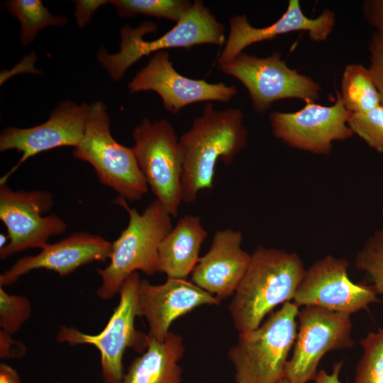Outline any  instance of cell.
Instances as JSON below:
<instances>
[{
  "instance_id": "cell-1",
  "label": "cell",
  "mask_w": 383,
  "mask_h": 383,
  "mask_svg": "<svg viewBox=\"0 0 383 383\" xmlns=\"http://www.w3.org/2000/svg\"><path fill=\"white\" fill-rule=\"evenodd\" d=\"M243 118L240 109L217 110L208 103L191 128L180 136L182 201L193 203L201 191L212 189L218 161L229 165L246 148Z\"/></svg>"
},
{
  "instance_id": "cell-2",
  "label": "cell",
  "mask_w": 383,
  "mask_h": 383,
  "mask_svg": "<svg viewBox=\"0 0 383 383\" xmlns=\"http://www.w3.org/2000/svg\"><path fill=\"white\" fill-rule=\"evenodd\" d=\"M233 295L229 311L235 329L257 328L277 306L293 300L306 270L295 252L258 246Z\"/></svg>"
},
{
  "instance_id": "cell-3",
  "label": "cell",
  "mask_w": 383,
  "mask_h": 383,
  "mask_svg": "<svg viewBox=\"0 0 383 383\" xmlns=\"http://www.w3.org/2000/svg\"><path fill=\"white\" fill-rule=\"evenodd\" d=\"M115 202L126 209L129 219L127 227L112 242L109 264L96 269L101 279L96 295L103 300L118 294L133 272L141 271L148 275L158 272L159 247L172 228V216L156 199L142 213L128 207L126 200L120 196Z\"/></svg>"
},
{
  "instance_id": "cell-4",
  "label": "cell",
  "mask_w": 383,
  "mask_h": 383,
  "mask_svg": "<svg viewBox=\"0 0 383 383\" xmlns=\"http://www.w3.org/2000/svg\"><path fill=\"white\" fill-rule=\"evenodd\" d=\"M157 30V25L145 21L136 28L122 27L120 50L109 54L104 48L97 53V60L111 79L118 81L126 70L144 56L170 48L189 49L201 44L221 45L226 42L223 25L207 9L202 1L195 0L190 9L170 30L152 40L143 36Z\"/></svg>"
},
{
  "instance_id": "cell-5",
  "label": "cell",
  "mask_w": 383,
  "mask_h": 383,
  "mask_svg": "<svg viewBox=\"0 0 383 383\" xmlns=\"http://www.w3.org/2000/svg\"><path fill=\"white\" fill-rule=\"evenodd\" d=\"M299 307L288 301L257 328L239 333L228 353L235 383H278L297 333Z\"/></svg>"
},
{
  "instance_id": "cell-6",
  "label": "cell",
  "mask_w": 383,
  "mask_h": 383,
  "mask_svg": "<svg viewBox=\"0 0 383 383\" xmlns=\"http://www.w3.org/2000/svg\"><path fill=\"white\" fill-rule=\"evenodd\" d=\"M89 162L99 181L129 201L140 200L148 186L132 148L118 143L110 132V118L101 101L89 104L84 137L72 152Z\"/></svg>"
},
{
  "instance_id": "cell-7",
  "label": "cell",
  "mask_w": 383,
  "mask_h": 383,
  "mask_svg": "<svg viewBox=\"0 0 383 383\" xmlns=\"http://www.w3.org/2000/svg\"><path fill=\"white\" fill-rule=\"evenodd\" d=\"M132 147L138 166L156 200L177 217L182 197L183 160L179 138L166 119L143 118L133 131Z\"/></svg>"
},
{
  "instance_id": "cell-8",
  "label": "cell",
  "mask_w": 383,
  "mask_h": 383,
  "mask_svg": "<svg viewBox=\"0 0 383 383\" xmlns=\"http://www.w3.org/2000/svg\"><path fill=\"white\" fill-rule=\"evenodd\" d=\"M140 280L138 272L125 280L118 293L119 302L100 333L87 334L66 326H61L57 331L59 343L72 346L88 344L97 348L104 383H119L123 379V358L127 348L141 350L147 347L148 335L138 331L135 327Z\"/></svg>"
},
{
  "instance_id": "cell-9",
  "label": "cell",
  "mask_w": 383,
  "mask_h": 383,
  "mask_svg": "<svg viewBox=\"0 0 383 383\" xmlns=\"http://www.w3.org/2000/svg\"><path fill=\"white\" fill-rule=\"evenodd\" d=\"M218 70L244 85L253 109L259 113L277 101L298 99L311 103L320 97V84L289 68L277 52L266 57L243 52L231 62L219 65Z\"/></svg>"
},
{
  "instance_id": "cell-10",
  "label": "cell",
  "mask_w": 383,
  "mask_h": 383,
  "mask_svg": "<svg viewBox=\"0 0 383 383\" xmlns=\"http://www.w3.org/2000/svg\"><path fill=\"white\" fill-rule=\"evenodd\" d=\"M53 206L52 194L47 190L11 189L0 182V219L8 232L7 244L0 248L1 260L30 248H43L48 240L67 229L57 214L48 213Z\"/></svg>"
},
{
  "instance_id": "cell-11",
  "label": "cell",
  "mask_w": 383,
  "mask_h": 383,
  "mask_svg": "<svg viewBox=\"0 0 383 383\" xmlns=\"http://www.w3.org/2000/svg\"><path fill=\"white\" fill-rule=\"evenodd\" d=\"M350 316L312 306L299 310V331L284 372V378L289 383L313 380L318 363L326 353L353 347Z\"/></svg>"
},
{
  "instance_id": "cell-12",
  "label": "cell",
  "mask_w": 383,
  "mask_h": 383,
  "mask_svg": "<svg viewBox=\"0 0 383 383\" xmlns=\"http://www.w3.org/2000/svg\"><path fill=\"white\" fill-rule=\"evenodd\" d=\"M350 113L336 91L335 102L332 106L306 103L295 112L274 111L270 121L274 135L287 146L328 155L334 142L348 140L354 135L348 126Z\"/></svg>"
},
{
  "instance_id": "cell-13",
  "label": "cell",
  "mask_w": 383,
  "mask_h": 383,
  "mask_svg": "<svg viewBox=\"0 0 383 383\" xmlns=\"http://www.w3.org/2000/svg\"><path fill=\"white\" fill-rule=\"evenodd\" d=\"M349 264L343 258L328 255L307 270L293 299L299 306H317L352 314L367 309L378 301L372 284L355 283L348 276Z\"/></svg>"
},
{
  "instance_id": "cell-14",
  "label": "cell",
  "mask_w": 383,
  "mask_h": 383,
  "mask_svg": "<svg viewBox=\"0 0 383 383\" xmlns=\"http://www.w3.org/2000/svg\"><path fill=\"white\" fill-rule=\"evenodd\" d=\"M131 93L152 90L160 96L167 111L178 113L196 102L230 101L238 92L235 86L223 82L209 83L180 74L174 68L166 50L154 53L128 84Z\"/></svg>"
},
{
  "instance_id": "cell-15",
  "label": "cell",
  "mask_w": 383,
  "mask_h": 383,
  "mask_svg": "<svg viewBox=\"0 0 383 383\" xmlns=\"http://www.w3.org/2000/svg\"><path fill=\"white\" fill-rule=\"evenodd\" d=\"M89 108V104L79 105L66 100L55 108L48 121L40 125L4 128L0 135V151L16 150L22 155L0 182H6L19 166L37 154L62 146L76 148L85 133Z\"/></svg>"
},
{
  "instance_id": "cell-16",
  "label": "cell",
  "mask_w": 383,
  "mask_h": 383,
  "mask_svg": "<svg viewBox=\"0 0 383 383\" xmlns=\"http://www.w3.org/2000/svg\"><path fill=\"white\" fill-rule=\"evenodd\" d=\"M213 296L186 279L167 277L162 284L141 279L138 291L137 315L144 317L149 327L148 336L162 340L172 323L201 306L218 305Z\"/></svg>"
},
{
  "instance_id": "cell-17",
  "label": "cell",
  "mask_w": 383,
  "mask_h": 383,
  "mask_svg": "<svg viewBox=\"0 0 383 383\" xmlns=\"http://www.w3.org/2000/svg\"><path fill=\"white\" fill-rule=\"evenodd\" d=\"M112 243L87 232H75L52 244L48 243L35 255L19 258L0 275V286L12 285L23 275L45 269L66 277L79 267L110 258Z\"/></svg>"
},
{
  "instance_id": "cell-18",
  "label": "cell",
  "mask_w": 383,
  "mask_h": 383,
  "mask_svg": "<svg viewBox=\"0 0 383 383\" xmlns=\"http://www.w3.org/2000/svg\"><path fill=\"white\" fill-rule=\"evenodd\" d=\"M335 24L333 11L325 9L317 18H308L303 13L298 0H289L282 16L265 27L252 26L245 15L233 16L229 20L230 30L224 48L217 59L218 66L231 62L252 44L292 32L305 31L313 41H325L332 33Z\"/></svg>"
},
{
  "instance_id": "cell-19",
  "label": "cell",
  "mask_w": 383,
  "mask_h": 383,
  "mask_svg": "<svg viewBox=\"0 0 383 383\" xmlns=\"http://www.w3.org/2000/svg\"><path fill=\"white\" fill-rule=\"evenodd\" d=\"M242 241L240 231H217L209 251L191 273L192 282L219 301L233 296L250 261L251 255L242 248Z\"/></svg>"
},
{
  "instance_id": "cell-20",
  "label": "cell",
  "mask_w": 383,
  "mask_h": 383,
  "mask_svg": "<svg viewBox=\"0 0 383 383\" xmlns=\"http://www.w3.org/2000/svg\"><path fill=\"white\" fill-rule=\"evenodd\" d=\"M206 237L199 216L184 215L160 245L158 272L167 277L187 279L200 258V248Z\"/></svg>"
},
{
  "instance_id": "cell-21",
  "label": "cell",
  "mask_w": 383,
  "mask_h": 383,
  "mask_svg": "<svg viewBox=\"0 0 383 383\" xmlns=\"http://www.w3.org/2000/svg\"><path fill=\"white\" fill-rule=\"evenodd\" d=\"M184 353L179 334L170 331L162 340L148 336L145 351L131 362L119 383H182L179 361Z\"/></svg>"
},
{
  "instance_id": "cell-22",
  "label": "cell",
  "mask_w": 383,
  "mask_h": 383,
  "mask_svg": "<svg viewBox=\"0 0 383 383\" xmlns=\"http://www.w3.org/2000/svg\"><path fill=\"white\" fill-rule=\"evenodd\" d=\"M340 95L344 106L351 113L366 112L382 104L368 68L359 64L345 67Z\"/></svg>"
},
{
  "instance_id": "cell-23",
  "label": "cell",
  "mask_w": 383,
  "mask_h": 383,
  "mask_svg": "<svg viewBox=\"0 0 383 383\" xmlns=\"http://www.w3.org/2000/svg\"><path fill=\"white\" fill-rule=\"evenodd\" d=\"M4 6L20 21L19 36L23 46L32 43L41 29L48 26H64L68 21L64 16L52 15L39 0H9Z\"/></svg>"
},
{
  "instance_id": "cell-24",
  "label": "cell",
  "mask_w": 383,
  "mask_h": 383,
  "mask_svg": "<svg viewBox=\"0 0 383 383\" xmlns=\"http://www.w3.org/2000/svg\"><path fill=\"white\" fill-rule=\"evenodd\" d=\"M110 4L122 17L142 15L166 18L177 23L193 3L188 0H111Z\"/></svg>"
},
{
  "instance_id": "cell-25",
  "label": "cell",
  "mask_w": 383,
  "mask_h": 383,
  "mask_svg": "<svg viewBox=\"0 0 383 383\" xmlns=\"http://www.w3.org/2000/svg\"><path fill=\"white\" fill-rule=\"evenodd\" d=\"M363 355L357 362L355 383H383V328L360 341Z\"/></svg>"
},
{
  "instance_id": "cell-26",
  "label": "cell",
  "mask_w": 383,
  "mask_h": 383,
  "mask_svg": "<svg viewBox=\"0 0 383 383\" xmlns=\"http://www.w3.org/2000/svg\"><path fill=\"white\" fill-rule=\"evenodd\" d=\"M355 266L367 274L377 293L383 294V228L366 240L356 255Z\"/></svg>"
},
{
  "instance_id": "cell-27",
  "label": "cell",
  "mask_w": 383,
  "mask_h": 383,
  "mask_svg": "<svg viewBox=\"0 0 383 383\" xmlns=\"http://www.w3.org/2000/svg\"><path fill=\"white\" fill-rule=\"evenodd\" d=\"M348 126L372 149L383 155V104L363 113H350Z\"/></svg>"
},
{
  "instance_id": "cell-28",
  "label": "cell",
  "mask_w": 383,
  "mask_h": 383,
  "mask_svg": "<svg viewBox=\"0 0 383 383\" xmlns=\"http://www.w3.org/2000/svg\"><path fill=\"white\" fill-rule=\"evenodd\" d=\"M32 306L28 297L10 294L0 286V331L13 335L29 319Z\"/></svg>"
},
{
  "instance_id": "cell-29",
  "label": "cell",
  "mask_w": 383,
  "mask_h": 383,
  "mask_svg": "<svg viewBox=\"0 0 383 383\" xmlns=\"http://www.w3.org/2000/svg\"><path fill=\"white\" fill-rule=\"evenodd\" d=\"M370 66L368 70L383 104V33L374 30L368 43Z\"/></svg>"
},
{
  "instance_id": "cell-30",
  "label": "cell",
  "mask_w": 383,
  "mask_h": 383,
  "mask_svg": "<svg viewBox=\"0 0 383 383\" xmlns=\"http://www.w3.org/2000/svg\"><path fill=\"white\" fill-rule=\"evenodd\" d=\"M76 9L74 17L78 27L84 28L91 20V16L101 6L110 3L106 0H77L74 1Z\"/></svg>"
},
{
  "instance_id": "cell-31",
  "label": "cell",
  "mask_w": 383,
  "mask_h": 383,
  "mask_svg": "<svg viewBox=\"0 0 383 383\" xmlns=\"http://www.w3.org/2000/svg\"><path fill=\"white\" fill-rule=\"evenodd\" d=\"M361 9L367 23L383 33V0L364 1Z\"/></svg>"
},
{
  "instance_id": "cell-32",
  "label": "cell",
  "mask_w": 383,
  "mask_h": 383,
  "mask_svg": "<svg viewBox=\"0 0 383 383\" xmlns=\"http://www.w3.org/2000/svg\"><path fill=\"white\" fill-rule=\"evenodd\" d=\"M26 353V346L20 341L14 340L12 335L0 331L1 359L21 358Z\"/></svg>"
},
{
  "instance_id": "cell-33",
  "label": "cell",
  "mask_w": 383,
  "mask_h": 383,
  "mask_svg": "<svg viewBox=\"0 0 383 383\" xmlns=\"http://www.w3.org/2000/svg\"><path fill=\"white\" fill-rule=\"evenodd\" d=\"M343 365V361L335 362L333 365L332 372L330 374L327 373L325 370H319L313 381L315 383H341L339 374Z\"/></svg>"
},
{
  "instance_id": "cell-34",
  "label": "cell",
  "mask_w": 383,
  "mask_h": 383,
  "mask_svg": "<svg viewBox=\"0 0 383 383\" xmlns=\"http://www.w3.org/2000/svg\"><path fill=\"white\" fill-rule=\"evenodd\" d=\"M0 383H22L17 371L10 365L0 364Z\"/></svg>"
},
{
  "instance_id": "cell-35",
  "label": "cell",
  "mask_w": 383,
  "mask_h": 383,
  "mask_svg": "<svg viewBox=\"0 0 383 383\" xmlns=\"http://www.w3.org/2000/svg\"><path fill=\"white\" fill-rule=\"evenodd\" d=\"M278 383H289L284 378L279 381Z\"/></svg>"
},
{
  "instance_id": "cell-36",
  "label": "cell",
  "mask_w": 383,
  "mask_h": 383,
  "mask_svg": "<svg viewBox=\"0 0 383 383\" xmlns=\"http://www.w3.org/2000/svg\"><path fill=\"white\" fill-rule=\"evenodd\" d=\"M53 383H61V382H53Z\"/></svg>"
}]
</instances>
